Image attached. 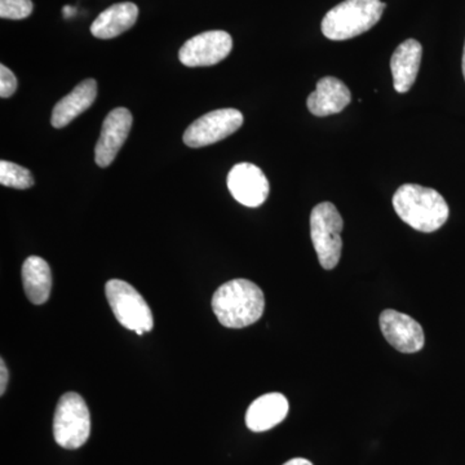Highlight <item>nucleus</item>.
I'll return each instance as SVG.
<instances>
[{
  "instance_id": "f257e3e1",
  "label": "nucleus",
  "mask_w": 465,
  "mask_h": 465,
  "mask_svg": "<svg viewBox=\"0 0 465 465\" xmlns=\"http://www.w3.org/2000/svg\"><path fill=\"white\" fill-rule=\"evenodd\" d=\"M213 311L223 326L243 329L258 322L264 314V292L244 278L229 281L213 293Z\"/></svg>"
},
{
  "instance_id": "f03ea898",
  "label": "nucleus",
  "mask_w": 465,
  "mask_h": 465,
  "mask_svg": "<svg viewBox=\"0 0 465 465\" xmlns=\"http://www.w3.org/2000/svg\"><path fill=\"white\" fill-rule=\"evenodd\" d=\"M391 203L402 222L421 232L439 231L449 219L450 210L445 198L434 189L416 183L400 186Z\"/></svg>"
},
{
  "instance_id": "7ed1b4c3",
  "label": "nucleus",
  "mask_w": 465,
  "mask_h": 465,
  "mask_svg": "<svg viewBox=\"0 0 465 465\" xmlns=\"http://www.w3.org/2000/svg\"><path fill=\"white\" fill-rule=\"evenodd\" d=\"M385 7L381 0H345L323 17V35L330 41L356 38L379 23Z\"/></svg>"
},
{
  "instance_id": "20e7f679",
  "label": "nucleus",
  "mask_w": 465,
  "mask_h": 465,
  "mask_svg": "<svg viewBox=\"0 0 465 465\" xmlns=\"http://www.w3.org/2000/svg\"><path fill=\"white\" fill-rule=\"evenodd\" d=\"M91 434V416L81 394L69 391L58 401L54 418V437L63 449L82 448Z\"/></svg>"
},
{
  "instance_id": "39448f33",
  "label": "nucleus",
  "mask_w": 465,
  "mask_h": 465,
  "mask_svg": "<svg viewBox=\"0 0 465 465\" xmlns=\"http://www.w3.org/2000/svg\"><path fill=\"white\" fill-rule=\"evenodd\" d=\"M344 222L338 208L330 202L317 204L311 213V237L320 264L332 271L341 258V232Z\"/></svg>"
},
{
  "instance_id": "423d86ee",
  "label": "nucleus",
  "mask_w": 465,
  "mask_h": 465,
  "mask_svg": "<svg viewBox=\"0 0 465 465\" xmlns=\"http://www.w3.org/2000/svg\"><path fill=\"white\" fill-rule=\"evenodd\" d=\"M105 292L116 321L124 329L137 335L152 331L154 327L152 309L139 291L124 281L110 280L106 283Z\"/></svg>"
},
{
  "instance_id": "0eeeda50",
  "label": "nucleus",
  "mask_w": 465,
  "mask_h": 465,
  "mask_svg": "<svg viewBox=\"0 0 465 465\" xmlns=\"http://www.w3.org/2000/svg\"><path fill=\"white\" fill-rule=\"evenodd\" d=\"M242 124H243V115L240 110H213L201 116L186 128L183 137V143L191 148L213 145L237 133Z\"/></svg>"
},
{
  "instance_id": "6e6552de",
  "label": "nucleus",
  "mask_w": 465,
  "mask_h": 465,
  "mask_svg": "<svg viewBox=\"0 0 465 465\" xmlns=\"http://www.w3.org/2000/svg\"><path fill=\"white\" fill-rule=\"evenodd\" d=\"M232 48L231 34L211 30L193 36L179 52L183 65L189 67L213 66L225 60Z\"/></svg>"
},
{
  "instance_id": "1a4fd4ad",
  "label": "nucleus",
  "mask_w": 465,
  "mask_h": 465,
  "mask_svg": "<svg viewBox=\"0 0 465 465\" xmlns=\"http://www.w3.org/2000/svg\"><path fill=\"white\" fill-rule=\"evenodd\" d=\"M381 329L385 341L401 353H416L424 347L423 327L405 313L385 309L381 314Z\"/></svg>"
},
{
  "instance_id": "9d476101",
  "label": "nucleus",
  "mask_w": 465,
  "mask_h": 465,
  "mask_svg": "<svg viewBox=\"0 0 465 465\" xmlns=\"http://www.w3.org/2000/svg\"><path fill=\"white\" fill-rule=\"evenodd\" d=\"M229 192L238 203L246 207H260L268 200L269 182L264 173L252 163H238L226 179Z\"/></svg>"
},
{
  "instance_id": "9b49d317",
  "label": "nucleus",
  "mask_w": 465,
  "mask_h": 465,
  "mask_svg": "<svg viewBox=\"0 0 465 465\" xmlns=\"http://www.w3.org/2000/svg\"><path fill=\"white\" fill-rule=\"evenodd\" d=\"M133 127V114L125 108H116L106 115L99 142L94 149V161L100 167H109L127 140Z\"/></svg>"
},
{
  "instance_id": "f8f14e48",
  "label": "nucleus",
  "mask_w": 465,
  "mask_h": 465,
  "mask_svg": "<svg viewBox=\"0 0 465 465\" xmlns=\"http://www.w3.org/2000/svg\"><path fill=\"white\" fill-rule=\"evenodd\" d=\"M351 91L341 79L324 76L308 97L309 112L316 116L338 114L351 104Z\"/></svg>"
},
{
  "instance_id": "ddd939ff",
  "label": "nucleus",
  "mask_w": 465,
  "mask_h": 465,
  "mask_svg": "<svg viewBox=\"0 0 465 465\" xmlns=\"http://www.w3.org/2000/svg\"><path fill=\"white\" fill-rule=\"evenodd\" d=\"M423 56V47L415 39L401 43L391 60L394 90L406 94L414 85Z\"/></svg>"
},
{
  "instance_id": "4468645a",
  "label": "nucleus",
  "mask_w": 465,
  "mask_h": 465,
  "mask_svg": "<svg viewBox=\"0 0 465 465\" xmlns=\"http://www.w3.org/2000/svg\"><path fill=\"white\" fill-rule=\"evenodd\" d=\"M289 414V401L282 393H268L251 403L246 414V425L260 433L282 423Z\"/></svg>"
},
{
  "instance_id": "2eb2a0df",
  "label": "nucleus",
  "mask_w": 465,
  "mask_h": 465,
  "mask_svg": "<svg viewBox=\"0 0 465 465\" xmlns=\"http://www.w3.org/2000/svg\"><path fill=\"white\" fill-rule=\"evenodd\" d=\"M97 97V84L94 79H85L76 85L67 96L58 101L52 112L51 124L54 128L66 127L73 121L91 108Z\"/></svg>"
},
{
  "instance_id": "dca6fc26",
  "label": "nucleus",
  "mask_w": 465,
  "mask_h": 465,
  "mask_svg": "<svg viewBox=\"0 0 465 465\" xmlns=\"http://www.w3.org/2000/svg\"><path fill=\"white\" fill-rule=\"evenodd\" d=\"M139 17V8L134 3L124 2L112 5L101 12L92 23L91 33L94 38L113 39L130 30Z\"/></svg>"
},
{
  "instance_id": "f3484780",
  "label": "nucleus",
  "mask_w": 465,
  "mask_h": 465,
  "mask_svg": "<svg viewBox=\"0 0 465 465\" xmlns=\"http://www.w3.org/2000/svg\"><path fill=\"white\" fill-rule=\"evenodd\" d=\"M23 283L27 299L35 305L45 304L50 299L52 272L50 265L39 256H30L23 265Z\"/></svg>"
},
{
  "instance_id": "a211bd4d",
  "label": "nucleus",
  "mask_w": 465,
  "mask_h": 465,
  "mask_svg": "<svg viewBox=\"0 0 465 465\" xmlns=\"http://www.w3.org/2000/svg\"><path fill=\"white\" fill-rule=\"evenodd\" d=\"M0 183L7 188L29 189L34 185L32 173L25 167L18 166L12 162H0Z\"/></svg>"
},
{
  "instance_id": "6ab92c4d",
  "label": "nucleus",
  "mask_w": 465,
  "mask_h": 465,
  "mask_svg": "<svg viewBox=\"0 0 465 465\" xmlns=\"http://www.w3.org/2000/svg\"><path fill=\"white\" fill-rule=\"evenodd\" d=\"M33 9L32 0H0V17L8 20H24Z\"/></svg>"
},
{
  "instance_id": "aec40b11",
  "label": "nucleus",
  "mask_w": 465,
  "mask_h": 465,
  "mask_svg": "<svg viewBox=\"0 0 465 465\" xmlns=\"http://www.w3.org/2000/svg\"><path fill=\"white\" fill-rule=\"evenodd\" d=\"M17 90V79L5 65H0V96L8 99Z\"/></svg>"
},
{
  "instance_id": "412c9836",
  "label": "nucleus",
  "mask_w": 465,
  "mask_h": 465,
  "mask_svg": "<svg viewBox=\"0 0 465 465\" xmlns=\"http://www.w3.org/2000/svg\"><path fill=\"white\" fill-rule=\"evenodd\" d=\"M9 379V372L7 366H5V360H0V396H5V390H7Z\"/></svg>"
},
{
  "instance_id": "4be33fe9",
  "label": "nucleus",
  "mask_w": 465,
  "mask_h": 465,
  "mask_svg": "<svg viewBox=\"0 0 465 465\" xmlns=\"http://www.w3.org/2000/svg\"><path fill=\"white\" fill-rule=\"evenodd\" d=\"M283 465H313V463L309 461L308 459L295 458L291 459V460L287 461V463H284Z\"/></svg>"
},
{
  "instance_id": "5701e85b",
  "label": "nucleus",
  "mask_w": 465,
  "mask_h": 465,
  "mask_svg": "<svg viewBox=\"0 0 465 465\" xmlns=\"http://www.w3.org/2000/svg\"><path fill=\"white\" fill-rule=\"evenodd\" d=\"M64 14H65L66 17H72L73 15L75 14V9L72 7H67L66 5V7L64 8Z\"/></svg>"
},
{
  "instance_id": "b1692460",
  "label": "nucleus",
  "mask_w": 465,
  "mask_h": 465,
  "mask_svg": "<svg viewBox=\"0 0 465 465\" xmlns=\"http://www.w3.org/2000/svg\"><path fill=\"white\" fill-rule=\"evenodd\" d=\"M463 75L465 79V45H464V54H463Z\"/></svg>"
}]
</instances>
